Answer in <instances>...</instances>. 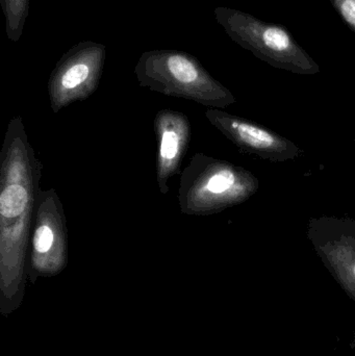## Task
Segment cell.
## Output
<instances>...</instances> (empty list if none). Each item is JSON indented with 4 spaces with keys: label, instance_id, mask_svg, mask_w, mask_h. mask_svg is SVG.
I'll list each match as a JSON object with an SVG mask.
<instances>
[{
    "label": "cell",
    "instance_id": "6da1fadb",
    "mask_svg": "<svg viewBox=\"0 0 355 356\" xmlns=\"http://www.w3.org/2000/svg\"><path fill=\"white\" fill-rule=\"evenodd\" d=\"M214 14L217 22L233 42L270 66L295 74L314 75L320 72L318 63L286 27L224 6L215 8Z\"/></svg>",
    "mask_w": 355,
    "mask_h": 356
},
{
    "label": "cell",
    "instance_id": "7a4b0ae2",
    "mask_svg": "<svg viewBox=\"0 0 355 356\" xmlns=\"http://www.w3.org/2000/svg\"><path fill=\"white\" fill-rule=\"evenodd\" d=\"M135 72L143 85L173 91L196 92L221 106L236 102L231 92L215 81L195 56L181 50L144 52Z\"/></svg>",
    "mask_w": 355,
    "mask_h": 356
},
{
    "label": "cell",
    "instance_id": "3957f363",
    "mask_svg": "<svg viewBox=\"0 0 355 356\" xmlns=\"http://www.w3.org/2000/svg\"><path fill=\"white\" fill-rule=\"evenodd\" d=\"M308 238L329 273L355 302V220L312 218Z\"/></svg>",
    "mask_w": 355,
    "mask_h": 356
},
{
    "label": "cell",
    "instance_id": "277c9868",
    "mask_svg": "<svg viewBox=\"0 0 355 356\" xmlns=\"http://www.w3.org/2000/svg\"><path fill=\"white\" fill-rule=\"evenodd\" d=\"M215 122L240 148L272 163L295 161L302 150L291 140L247 119L219 113Z\"/></svg>",
    "mask_w": 355,
    "mask_h": 356
},
{
    "label": "cell",
    "instance_id": "5b68a950",
    "mask_svg": "<svg viewBox=\"0 0 355 356\" xmlns=\"http://www.w3.org/2000/svg\"><path fill=\"white\" fill-rule=\"evenodd\" d=\"M106 47L93 41H81L73 46L58 62L52 88L67 92L87 90L97 83L106 60Z\"/></svg>",
    "mask_w": 355,
    "mask_h": 356
},
{
    "label": "cell",
    "instance_id": "8992f818",
    "mask_svg": "<svg viewBox=\"0 0 355 356\" xmlns=\"http://www.w3.org/2000/svg\"><path fill=\"white\" fill-rule=\"evenodd\" d=\"M6 17V31L8 40L18 42L28 16L29 0H0Z\"/></svg>",
    "mask_w": 355,
    "mask_h": 356
},
{
    "label": "cell",
    "instance_id": "52a82bcc",
    "mask_svg": "<svg viewBox=\"0 0 355 356\" xmlns=\"http://www.w3.org/2000/svg\"><path fill=\"white\" fill-rule=\"evenodd\" d=\"M27 203V193L17 184L4 188L0 195V213L4 218L18 217L24 211Z\"/></svg>",
    "mask_w": 355,
    "mask_h": 356
},
{
    "label": "cell",
    "instance_id": "ba28073f",
    "mask_svg": "<svg viewBox=\"0 0 355 356\" xmlns=\"http://www.w3.org/2000/svg\"><path fill=\"white\" fill-rule=\"evenodd\" d=\"M346 25L355 33V0H329Z\"/></svg>",
    "mask_w": 355,
    "mask_h": 356
},
{
    "label": "cell",
    "instance_id": "9c48e42d",
    "mask_svg": "<svg viewBox=\"0 0 355 356\" xmlns=\"http://www.w3.org/2000/svg\"><path fill=\"white\" fill-rule=\"evenodd\" d=\"M52 242H53V234L49 227L41 226L38 228L33 236V247L37 252L45 253L49 251Z\"/></svg>",
    "mask_w": 355,
    "mask_h": 356
},
{
    "label": "cell",
    "instance_id": "30bf717a",
    "mask_svg": "<svg viewBox=\"0 0 355 356\" xmlns=\"http://www.w3.org/2000/svg\"><path fill=\"white\" fill-rule=\"evenodd\" d=\"M177 136L173 131H166L163 136L160 154L165 160H172L177 152Z\"/></svg>",
    "mask_w": 355,
    "mask_h": 356
}]
</instances>
